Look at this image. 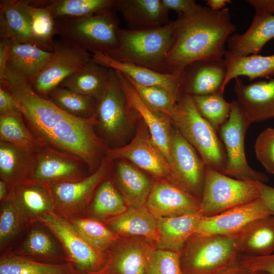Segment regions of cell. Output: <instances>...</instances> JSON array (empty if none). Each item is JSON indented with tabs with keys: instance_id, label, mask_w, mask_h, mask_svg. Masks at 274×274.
<instances>
[{
	"instance_id": "d6a6232c",
	"label": "cell",
	"mask_w": 274,
	"mask_h": 274,
	"mask_svg": "<svg viewBox=\"0 0 274 274\" xmlns=\"http://www.w3.org/2000/svg\"><path fill=\"white\" fill-rule=\"evenodd\" d=\"M1 38L29 43L40 48L34 39L28 16L20 1L0 2Z\"/></svg>"
},
{
	"instance_id": "f35d334b",
	"label": "cell",
	"mask_w": 274,
	"mask_h": 274,
	"mask_svg": "<svg viewBox=\"0 0 274 274\" xmlns=\"http://www.w3.org/2000/svg\"><path fill=\"white\" fill-rule=\"evenodd\" d=\"M15 254L47 263L67 262L59 256L55 244L50 236L39 228L31 230L21 246L20 251Z\"/></svg>"
},
{
	"instance_id": "6f0895ef",
	"label": "cell",
	"mask_w": 274,
	"mask_h": 274,
	"mask_svg": "<svg viewBox=\"0 0 274 274\" xmlns=\"http://www.w3.org/2000/svg\"><path fill=\"white\" fill-rule=\"evenodd\" d=\"M10 185L3 180L0 181V200L2 202L7 199L10 194Z\"/></svg>"
},
{
	"instance_id": "5b68a950",
	"label": "cell",
	"mask_w": 274,
	"mask_h": 274,
	"mask_svg": "<svg viewBox=\"0 0 274 274\" xmlns=\"http://www.w3.org/2000/svg\"><path fill=\"white\" fill-rule=\"evenodd\" d=\"M180 253L184 274H218L237 262L239 251L236 236L195 232Z\"/></svg>"
},
{
	"instance_id": "4dcf8cb0",
	"label": "cell",
	"mask_w": 274,
	"mask_h": 274,
	"mask_svg": "<svg viewBox=\"0 0 274 274\" xmlns=\"http://www.w3.org/2000/svg\"><path fill=\"white\" fill-rule=\"evenodd\" d=\"M36 154L0 141V176L10 186L28 180L36 162Z\"/></svg>"
},
{
	"instance_id": "8d00e7d4",
	"label": "cell",
	"mask_w": 274,
	"mask_h": 274,
	"mask_svg": "<svg viewBox=\"0 0 274 274\" xmlns=\"http://www.w3.org/2000/svg\"><path fill=\"white\" fill-rule=\"evenodd\" d=\"M0 140L35 154L42 146L20 111L0 115Z\"/></svg>"
},
{
	"instance_id": "f1b7e54d",
	"label": "cell",
	"mask_w": 274,
	"mask_h": 274,
	"mask_svg": "<svg viewBox=\"0 0 274 274\" xmlns=\"http://www.w3.org/2000/svg\"><path fill=\"white\" fill-rule=\"evenodd\" d=\"M239 254L261 256L274 252V216L255 220L236 235Z\"/></svg>"
},
{
	"instance_id": "7dc6e473",
	"label": "cell",
	"mask_w": 274,
	"mask_h": 274,
	"mask_svg": "<svg viewBox=\"0 0 274 274\" xmlns=\"http://www.w3.org/2000/svg\"><path fill=\"white\" fill-rule=\"evenodd\" d=\"M254 148L258 161L267 173L274 175V128L268 127L259 134Z\"/></svg>"
},
{
	"instance_id": "7bdbcfd3",
	"label": "cell",
	"mask_w": 274,
	"mask_h": 274,
	"mask_svg": "<svg viewBox=\"0 0 274 274\" xmlns=\"http://www.w3.org/2000/svg\"><path fill=\"white\" fill-rule=\"evenodd\" d=\"M195 105L201 115L217 132L230 116L232 102L227 101L224 92L192 96Z\"/></svg>"
},
{
	"instance_id": "8992f818",
	"label": "cell",
	"mask_w": 274,
	"mask_h": 274,
	"mask_svg": "<svg viewBox=\"0 0 274 274\" xmlns=\"http://www.w3.org/2000/svg\"><path fill=\"white\" fill-rule=\"evenodd\" d=\"M113 9L81 18L55 19L56 35L88 51L107 53L118 45L119 20Z\"/></svg>"
},
{
	"instance_id": "4316f807",
	"label": "cell",
	"mask_w": 274,
	"mask_h": 274,
	"mask_svg": "<svg viewBox=\"0 0 274 274\" xmlns=\"http://www.w3.org/2000/svg\"><path fill=\"white\" fill-rule=\"evenodd\" d=\"M115 180L118 191L128 207H146L154 181L142 171L122 160L117 164Z\"/></svg>"
},
{
	"instance_id": "c3c4849f",
	"label": "cell",
	"mask_w": 274,
	"mask_h": 274,
	"mask_svg": "<svg viewBox=\"0 0 274 274\" xmlns=\"http://www.w3.org/2000/svg\"><path fill=\"white\" fill-rule=\"evenodd\" d=\"M238 262L253 271H262L274 274V253L261 256L239 254Z\"/></svg>"
},
{
	"instance_id": "8fae6325",
	"label": "cell",
	"mask_w": 274,
	"mask_h": 274,
	"mask_svg": "<svg viewBox=\"0 0 274 274\" xmlns=\"http://www.w3.org/2000/svg\"><path fill=\"white\" fill-rule=\"evenodd\" d=\"M52 53L49 61L30 84L36 92L46 98L65 79L91 60L87 50L62 40L54 41Z\"/></svg>"
},
{
	"instance_id": "f5cc1de1",
	"label": "cell",
	"mask_w": 274,
	"mask_h": 274,
	"mask_svg": "<svg viewBox=\"0 0 274 274\" xmlns=\"http://www.w3.org/2000/svg\"><path fill=\"white\" fill-rule=\"evenodd\" d=\"M260 197L266 205L271 215L274 216V187L261 183Z\"/></svg>"
},
{
	"instance_id": "9c48e42d",
	"label": "cell",
	"mask_w": 274,
	"mask_h": 274,
	"mask_svg": "<svg viewBox=\"0 0 274 274\" xmlns=\"http://www.w3.org/2000/svg\"><path fill=\"white\" fill-rule=\"evenodd\" d=\"M39 221L60 242L67 261L78 274H93L104 267L107 261V253L89 243L67 218L53 211L41 216Z\"/></svg>"
},
{
	"instance_id": "83f0119b",
	"label": "cell",
	"mask_w": 274,
	"mask_h": 274,
	"mask_svg": "<svg viewBox=\"0 0 274 274\" xmlns=\"http://www.w3.org/2000/svg\"><path fill=\"white\" fill-rule=\"evenodd\" d=\"M200 213L156 219V248L180 252L194 233Z\"/></svg>"
},
{
	"instance_id": "7c38bea8",
	"label": "cell",
	"mask_w": 274,
	"mask_h": 274,
	"mask_svg": "<svg viewBox=\"0 0 274 274\" xmlns=\"http://www.w3.org/2000/svg\"><path fill=\"white\" fill-rule=\"evenodd\" d=\"M169 155L172 181L200 201L207 166L176 127L171 130Z\"/></svg>"
},
{
	"instance_id": "3957f363",
	"label": "cell",
	"mask_w": 274,
	"mask_h": 274,
	"mask_svg": "<svg viewBox=\"0 0 274 274\" xmlns=\"http://www.w3.org/2000/svg\"><path fill=\"white\" fill-rule=\"evenodd\" d=\"M176 20L155 28L131 30L119 28L118 45L104 53L113 59L170 73L167 55L171 46Z\"/></svg>"
},
{
	"instance_id": "ffe728a7",
	"label": "cell",
	"mask_w": 274,
	"mask_h": 274,
	"mask_svg": "<svg viewBox=\"0 0 274 274\" xmlns=\"http://www.w3.org/2000/svg\"><path fill=\"white\" fill-rule=\"evenodd\" d=\"M115 72L129 108L140 116L153 142L170 165L169 142L172 123L170 118L148 106L127 78L120 72Z\"/></svg>"
},
{
	"instance_id": "603a6c76",
	"label": "cell",
	"mask_w": 274,
	"mask_h": 274,
	"mask_svg": "<svg viewBox=\"0 0 274 274\" xmlns=\"http://www.w3.org/2000/svg\"><path fill=\"white\" fill-rule=\"evenodd\" d=\"M10 187V196L21 211L27 223L39 221L44 214L55 211L49 185L27 180Z\"/></svg>"
},
{
	"instance_id": "277c9868",
	"label": "cell",
	"mask_w": 274,
	"mask_h": 274,
	"mask_svg": "<svg viewBox=\"0 0 274 274\" xmlns=\"http://www.w3.org/2000/svg\"><path fill=\"white\" fill-rule=\"evenodd\" d=\"M170 119L207 166L223 174L226 163L223 144L216 130L197 110L192 95H180Z\"/></svg>"
},
{
	"instance_id": "30bf717a",
	"label": "cell",
	"mask_w": 274,
	"mask_h": 274,
	"mask_svg": "<svg viewBox=\"0 0 274 274\" xmlns=\"http://www.w3.org/2000/svg\"><path fill=\"white\" fill-rule=\"evenodd\" d=\"M107 157L125 159L155 178L172 181V167L151 137L149 130L142 121L134 138L127 145L107 148Z\"/></svg>"
},
{
	"instance_id": "bcb514c9",
	"label": "cell",
	"mask_w": 274,
	"mask_h": 274,
	"mask_svg": "<svg viewBox=\"0 0 274 274\" xmlns=\"http://www.w3.org/2000/svg\"><path fill=\"white\" fill-rule=\"evenodd\" d=\"M147 274H184L180 263V253L155 249L149 255Z\"/></svg>"
},
{
	"instance_id": "b9f144b4",
	"label": "cell",
	"mask_w": 274,
	"mask_h": 274,
	"mask_svg": "<svg viewBox=\"0 0 274 274\" xmlns=\"http://www.w3.org/2000/svg\"><path fill=\"white\" fill-rule=\"evenodd\" d=\"M60 109L73 116L90 118L95 114L97 101L61 87H58L48 97Z\"/></svg>"
},
{
	"instance_id": "f907efd6",
	"label": "cell",
	"mask_w": 274,
	"mask_h": 274,
	"mask_svg": "<svg viewBox=\"0 0 274 274\" xmlns=\"http://www.w3.org/2000/svg\"><path fill=\"white\" fill-rule=\"evenodd\" d=\"M19 111L13 95L0 85V115Z\"/></svg>"
},
{
	"instance_id": "7a4b0ae2",
	"label": "cell",
	"mask_w": 274,
	"mask_h": 274,
	"mask_svg": "<svg viewBox=\"0 0 274 274\" xmlns=\"http://www.w3.org/2000/svg\"><path fill=\"white\" fill-rule=\"evenodd\" d=\"M176 22L167 64L169 73L177 75L194 61L224 57L227 41L236 30L227 8L214 11L199 5L193 12L178 16Z\"/></svg>"
},
{
	"instance_id": "ab89813d",
	"label": "cell",
	"mask_w": 274,
	"mask_h": 274,
	"mask_svg": "<svg viewBox=\"0 0 274 274\" xmlns=\"http://www.w3.org/2000/svg\"><path fill=\"white\" fill-rule=\"evenodd\" d=\"M128 207L113 183L107 179L97 189L91 212L93 217L104 221L122 214Z\"/></svg>"
},
{
	"instance_id": "60d3db41",
	"label": "cell",
	"mask_w": 274,
	"mask_h": 274,
	"mask_svg": "<svg viewBox=\"0 0 274 274\" xmlns=\"http://www.w3.org/2000/svg\"><path fill=\"white\" fill-rule=\"evenodd\" d=\"M67 219L85 239L106 253L120 237L103 221L95 218L75 217Z\"/></svg>"
},
{
	"instance_id": "ba28073f",
	"label": "cell",
	"mask_w": 274,
	"mask_h": 274,
	"mask_svg": "<svg viewBox=\"0 0 274 274\" xmlns=\"http://www.w3.org/2000/svg\"><path fill=\"white\" fill-rule=\"evenodd\" d=\"M251 123L237 101H232L229 118L219 131L226 156L223 174L242 181L265 183L267 176L252 168L246 158L245 138Z\"/></svg>"
},
{
	"instance_id": "d6986e66",
	"label": "cell",
	"mask_w": 274,
	"mask_h": 274,
	"mask_svg": "<svg viewBox=\"0 0 274 274\" xmlns=\"http://www.w3.org/2000/svg\"><path fill=\"white\" fill-rule=\"evenodd\" d=\"M110 79L95 112L98 124L110 139L124 130L129 119V108L115 70L110 69Z\"/></svg>"
},
{
	"instance_id": "836d02e7",
	"label": "cell",
	"mask_w": 274,
	"mask_h": 274,
	"mask_svg": "<svg viewBox=\"0 0 274 274\" xmlns=\"http://www.w3.org/2000/svg\"><path fill=\"white\" fill-rule=\"evenodd\" d=\"M30 4L49 9L54 19L77 18L114 9L115 0H41Z\"/></svg>"
},
{
	"instance_id": "f546056e",
	"label": "cell",
	"mask_w": 274,
	"mask_h": 274,
	"mask_svg": "<svg viewBox=\"0 0 274 274\" xmlns=\"http://www.w3.org/2000/svg\"><path fill=\"white\" fill-rule=\"evenodd\" d=\"M103 222L121 237L142 236L155 243L156 241V219L146 207H128L122 214Z\"/></svg>"
},
{
	"instance_id": "52a82bcc",
	"label": "cell",
	"mask_w": 274,
	"mask_h": 274,
	"mask_svg": "<svg viewBox=\"0 0 274 274\" xmlns=\"http://www.w3.org/2000/svg\"><path fill=\"white\" fill-rule=\"evenodd\" d=\"M261 182L233 178L207 167L200 213L211 217L260 196Z\"/></svg>"
},
{
	"instance_id": "91938a15",
	"label": "cell",
	"mask_w": 274,
	"mask_h": 274,
	"mask_svg": "<svg viewBox=\"0 0 274 274\" xmlns=\"http://www.w3.org/2000/svg\"></svg>"
},
{
	"instance_id": "ee69618b",
	"label": "cell",
	"mask_w": 274,
	"mask_h": 274,
	"mask_svg": "<svg viewBox=\"0 0 274 274\" xmlns=\"http://www.w3.org/2000/svg\"><path fill=\"white\" fill-rule=\"evenodd\" d=\"M125 76L148 106L155 111L170 118L179 97L162 88L142 86Z\"/></svg>"
},
{
	"instance_id": "1f68e13d",
	"label": "cell",
	"mask_w": 274,
	"mask_h": 274,
	"mask_svg": "<svg viewBox=\"0 0 274 274\" xmlns=\"http://www.w3.org/2000/svg\"><path fill=\"white\" fill-rule=\"evenodd\" d=\"M110 70L92 61L65 79L59 85L79 94L90 96L97 101L109 81Z\"/></svg>"
},
{
	"instance_id": "816d5d0a",
	"label": "cell",
	"mask_w": 274,
	"mask_h": 274,
	"mask_svg": "<svg viewBox=\"0 0 274 274\" xmlns=\"http://www.w3.org/2000/svg\"><path fill=\"white\" fill-rule=\"evenodd\" d=\"M247 2L254 8L255 14L274 15V0H248Z\"/></svg>"
},
{
	"instance_id": "cb8c5ba5",
	"label": "cell",
	"mask_w": 274,
	"mask_h": 274,
	"mask_svg": "<svg viewBox=\"0 0 274 274\" xmlns=\"http://www.w3.org/2000/svg\"><path fill=\"white\" fill-rule=\"evenodd\" d=\"M274 38V15L255 14L251 25L243 33H234L228 39L225 56H246L258 54Z\"/></svg>"
},
{
	"instance_id": "ac0fdd59",
	"label": "cell",
	"mask_w": 274,
	"mask_h": 274,
	"mask_svg": "<svg viewBox=\"0 0 274 274\" xmlns=\"http://www.w3.org/2000/svg\"><path fill=\"white\" fill-rule=\"evenodd\" d=\"M227 72V63L225 57L194 61L181 73V94L193 96L224 92L223 85Z\"/></svg>"
},
{
	"instance_id": "db71d44e",
	"label": "cell",
	"mask_w": 274,
	"mask_h": 274,
	"mask_svg": "<svg viewBox=\"0 0 274 274\" xmlns=\"http://www.w3.org/2000/svg\"><path fill=\"white\" fill-rule=\"evenodd\" d=\"M12 40L1 38L0 41V76L4 73Z\"/></svg>"
},
{
	"instance_id": "44dd1931",
	"label": "cell",
	"mask_w": 274,
	"mask_h": 274,
	"mask_svg": "<svg viewBox=\"0 0 274 274\" xmlns=\"http://www.w3.org/2000/svg\"><path fill=\"white\" fill-rule=\"evenodd\" d=\"M92 53L91 61L119 72L138 84L159 87L178 97L181 95V74L163 73L138 64L113 59L103 52L95 51Z\"/></svg>"
},
{
	"instance_id": "4fadbf2b",
	"label": "cell",
	"mask_w": 274,
	"mask_h": 274,
	"mask_svg": "<svg viewBox=\"0 0 274 274\" xmlns=\"http://www.w3.org/2000/svg\"><path fill=\"white\" fill-rule=\"evenodd\" d=\"M112 159L106 156L99 167L80 180L49 185L53 197L55 212L70 219L83 210L95 189L107 180Z\"/></svg>"
},
{
	"instance_id": "6da1fadb",
	"label": "cell",
	"mask_w": 274,
	"mask_h": 274,
	"mask_svg": "<svg viewBox=\"0 0 274 274\" xmlns=\"http://www.w3.org/2000/svg\"><path fill=\"white\" fill-rule=\"evenodd\" d=\"M0 83L13 95L27 126L42 145L80 158L91 173L99 167L107 148L94 131L98 124L95 114L87 118L70 115L38 94L29 82L6 71Z\"/></svg>"
},
{
	"instance_id": "74e56055",
	"label": "cell",
	"mask_w": 274,
	"mask_h": 274,
	"mask_svg": "<svg viewBox=\"0 0 274 274\" xmlns=\"http://www.w3.org/2000/svg\"><path fill=\"white\" fill-rule=\"evenodd\" d=\"M28 18L32 36L39 47L52 52L56 35L55 21L51 12L46 7L30 4L29 1H20Z\"/></svg>"
},
{
	"instance_id": "681fc988",
	"label": "cell",
	"mask_w": 274,
	"mask_h": 274,
	"mask_svg": "<svg viewBox=\"0 0 274 274\" xmlns=\"http://www.w3.org/2000/svg\"><path fill=\"white\" fill-rule=\"evenodd\" d=\"M163 7L168 11L176 12L178 16L185 15L195 11L199 7L194 0H161Z\"/></svg>"
},
{
	"instance_id": "680465c9",
	"label": "cell",
	"mask_w": 274,
	"mask_h": 274,
	"mask_svg": "<svg viewBox=\"0 0 274 274\" xmlns=\"http://www.w3.org/2000/svg\"><path fill=\"white\" fill-rule=\"evenodd\" d=\"M256 272V274H268L265 272L262 271H255Z\"/></svg>"
},
{
	"instance_id": "9a60e30c",
	"label": "cell",
	"mask_w": 274,
	"mask_h": 274,
	"mask_svg": "<svg viewBox=\"0 0 274 274\" xmlns=\"http://www.w3.org/2000/svg\"><path fill=\"white\" fill-rule=\"evenodd\" d=\"M155 242L142 236L121 237L107 252L104 267L93 274H147L148 257Z\"/></svg>"
},
{
	"instance_id": "484cf974",
	"label": "cell",
	"mask_w": 274,
	"mask_h": 274,
	"mask_svg": "<svg viewBox=\"0 0 274 274\" xmlns=\"http://www.w3.org/2000/svg\"><path fill=\"white\" fill-rule=\"evenodd\" d=\"M114 9L120 13L129 29L155 28L170 21L169 11L161 0H115Z\"/></svg>"
},
{
	"instance_id": "9f6ffc18",
	"label": "cell",
	"mask_w": 274,
	"mask_h": 274,
	"mask_svg": "<svg viewBox=\"0 0 274 274\" xmlns=\"http://www.w3.org/2000/svg\"><path fill=\"white\" fill-rule=\"evenodd\" d=\"M207 7L214 11H219L225 8V6L231 2L230 0H207Z\"/></svg>"
},
{
	"instance_id": "e575fe53",
	"label": "cell",
	"mask_w": 274,
	"mask_h": 274,
	"mask_svg": "<svg viewBox=\"0 0 274 274\" xmlns=\"http://www.w3.org/2000/svg\"><path fill=\"white\" fill-rule=\"evenodd\" d=\"M0 274H78L68 262L50 263L15 253L7 254L0 259Z\"/></svg>"
},
{
	"instance_id": "2e32d148",
	"label": "cell",
	"mask_w": 274,
	"mask_h": 274,
	"mask_svg": "<svg viewBox=\"0 0 274 274\" xmlns=\"http://www.w3.org/2000/svg\"><path fill=\"white\" fill-rule=\"evenodd\" d=\"M271 215L260 197L211 217L201 216L196 232L235 236L255 220Z\"/></svg>"
},
{
	"instance_id": "11a10c76",
	"label": "cell",
	"mask_w": 274,
	"mask_h": 274,
	"mask_svg": "<svg viewBox=\"0 0 274 274\" xmlns=\"http://www.w3.org/2000/svg\"><path fill=\"white\" fill-rule=\"evenodd\" d=\"M218 274H256L250 269L242 265L238 261L234 264L226 268Z\"/></svg>"
},
{
	"instance_id": "e0dca14e",
	"label": "cell",
	"mask_w": 274,
	"mask_h": 274,
	"mask_svg": "<svg viewBox=\"0 0 274 274\" xmlns=\"http://www.w3.org/2000/svg\"><path fill=\"white\" fill-rule=\"evenodd\" d=\"M146 206L159 219L200 213V201L169 180H155Z\"/></svg>"
},
{
	"instance_id": "f6af8a7d",
	"label": "cell",
	"mask_w": 274,
	"mask_h": 274,
	"mask_svg": "<svg viewBox=\"0 0 274 274\" xmlns=\"http://www.w3.org/2000/svg\"><path fill=\"white\" fill-rule=\"evenodd\" d=\"M27 223L15 202L9 197L1 202L0 245L3 248L12 240Z\"/></svg>"
},
{
	"instance_id": "d590c367",
	"label": "cell",
	"mask_w": 274,
	"mask_h": 274,
	"mask_svg": "<svg viewBox=\"0 0 274 274\" xmlns=\"http://www.w3.org/2000/svg\"><path fill=\"white\" fill-rule=\"evenodd\" d=\"M227 72L223 87L225 89L232 79L241 76L250 80L274 76V54L268 55L253 54L246 56H225Z\"/></svg>"
},
{
	"instance_id": "5bb4252c",
	"label": "cell",
	"mask_w": 274,
	"mask_h": 274,
	"mask_svg": "<svg viewBox=\"0 0 274 274\" xmlns=\"http://www.w3.org/2000/svg\"><path fill=\"white\" fill-rule=\"evenodd\" d=\"M86 168L89 169L80 158L42 145L28 180L48 185L78 181L89 175Z\"/></svg>"
},
{
	"instance_id": "d4e9b609",
	"label": "cell",
	"mask_w": 274,
	"mask_h": 274,
	"mask_svg": "<svg viewBox=\"0 0 274 274\" xmlns=\"http://www.w3.org/2000/svg\"><path fill=\"white\" fill-rule=\"evenodd\" d=\"M52 55L34 45L12 41L5 71L31 84Z\"/></svg>"
},
{
	"instance_id": "7402d4cb",
	"label": "cell",
	"mask_w": 274,
	"mask_h": 274,
	"mask_svg": "<svg viewBox=\"0 0 274 274\" xmlns=\"http://www.w3.org/2000/svg\"><path fill=\"white\" fill-rule=\"evenodd\" d=\"M235 79L236 100L252 122L274 117V78L248 84L238 78Z\"/></svg>"
}]
</instances>
